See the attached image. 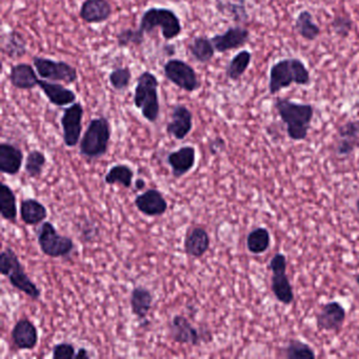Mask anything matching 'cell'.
<instances>
[{"instance_id": "1", "label": "cell", "mask_w": 359, "mask_h": 359, "mask_svg": "<svg viewBox=\"0 0 359 359\" xmlns=\"http://www.w3.org/2000/svg\"><path fill=\"white\" fill-rule=\"evenodd\" d=\"M275 109L283 123L287 126L290 140L302 142L308 137L311 123L314 117V107L310 104H298L287 98H277Z\"/></svg>"}, {"instance_id": "2", "label": "cell", "mask_w": 359, "mask_h": 359, "mask_svg": "<svg viewBox=\"0 0 359 359\" xmlns=\"http://www.w3.org/2000/svg\"><path fill=\"white\" fill-rule=\"evenodd\" d=\"M311 83V75L308 68L299 58H285L273 65L270 71L269 91L271 95L287 89L295 83L308 86Z\"/></svg>"}, {"instance_id": "3", "label": "cell", "mask_w": 359, "mask_h": 359, "mask_svg": "<svg viewBox=\"0 0 359 359\" xmlns=\"http://www.w3.org/2000/svg\"><path fill=\"white\" fill-rule=\"evenodd\" d=\"M157 77L146 71L137 77V86L134 91V104L151 123H156L161 113Z\"/></svg>"}, {"instance_id": "4", "label": "cell", "mask_w": 359, "mask_h": 359, "mask_svg": "<svg viewBox=\"0 0 359 359\" xmlns=\"http://www.w3.org/2000/svg\"><path fill=\"white\" fill-rule=\"evenodd\" d=\"M0 272L9 278L12 287L20 290L32 299L41 298V290L28 276L18 256L11 248H6L0 254Z\"/></svg>"}, {"instance_id": "5", "label": "cell", "mask_w": 359, "mask_h": 359, "mask_svg": "<svg viewBox=\"0 0 359 359\" xmlns=\"http://www.w3.org/2000/svg\"><path fill=\"white\" fill-rule=\"evenodd\" d=\"M111 134V125L106 117L92 119L79 144L81 156L89 159L104 156L108 152Z\"/></svg>"}, {"instance_id": "6", "label": "cell", "mask_w": 359, "mask_h": 359, "mask_svg": "<svg viewBox=\"0 0 359 359\" xmlns=\"http://www.w3.org/2000/svg\"><path fill=\"white\" fill-rule=\"evenodd\" d=\"M156 28L161 29V35L165 41L180 36L182 30L180 18L171 9L150 8L142 15L138 29L144 34H149Z\"/></svg>"}, {"instance_id": "7", "label": "cell", "mask_w": 359, "mask_h": 359, "mask_svg": "<svg viewBox=\"0 0 359 359\" xmlns=\"http://www.w3.org/2000/svg\"><path fill=\"white\" fill-rule=\"evenodd\" d=\"M37 241L41 252L48 257H68L75 245L72 238L60 235L52 222H43L37 231Z\"/></svg>"}, {"instance_id": "8", "label": "cell", "mask_w": 359, "mask_h": 359, "mask_svg": "<svg viewBox=\"0 0 359 359\" xmlns=\"http://www.w3.org/2000/svg\"><path fill=\"white\" fill-rule=\"evenodd\" d=\"M287 262L285 254L276 253L271 258L269 269L272 272L271 289L280 304L289 306L293 302L294 292L287 275Z\"/></svg>"}, {"instance_id": "9", "label": "cell", "mask_w": 359, "mask_h": 359, "mask_svg": "<svg viewBox=\"0 0 359 359\" xmlns=\"http://www.w3.org/2000/svg\"><path fill=\"white\" fill-rule=\"evenodd\" d=\"M165 79L184 91L192 93L201 88L194 69L182 60H170L163 66Z\"/></svg>"}, {"instance_id": "10", "label": "cell", "mask_w": 359, "mask_h": 359, "mask_svg": "<svg viewBox=\"0 0 359 359\" xmlns=\"http://www.w3.org/2000/svg\"><path fill=\"white\" fill-rule=\"evenodd\" d=\"M33 65L36 69L39 76L50 81H64L71 85L79 79L77 69L69 65L68 62H55L50 58H33Z\"/></svg>"}, {"instance_id": "11", "label": "cell", "mask_w": 359, "mask_h": 359, "mask_svg": "<svg viewBox=\"0 0 359 359\" xmlns=\"http://www.w3.org/2000/svg\"><path fill=\"white\" fill-rule=\"evenodd\" d=\"M85 110L81 102H74L65 110L60 123L64 132L65 146L74 148L81 140L83 132V117Z\"/></svg>"}, {"instance_id": "12", "label": "cell", "mask_w": 359, "mask_h": 359, "mask_svg": "<svg viewBox=\"0 0 359 359\" xmlns=\"http://www.w3.org/2000/svg\"><path fill=\"white\" fill-rule=\"evenodd\" d=\"M346 317V310L340 302H330L321 306L316 316V325L320 331L339 332Z\"/></svg>"}, {"instance_id": "13", "label": "cell", "mask_w": 359, "mask_h": 359, "mask_svg": "<svg viewBox=\"0 0 359 359\" xmlns=\"http://www.w3.org/2000/svg\"><path fill=\"white\" fill-rule=\"evenodd\" d=\"M359 147V121H346L338 128L335 154L346 157Z\"/></svg>"}, {"instance_id": "14", "label": "cell", "mask_w": 359, "mask_h": 359, "mask_svg": "<svg viewBox=\"0 0 359 359\" xmlns=\"http://www.w3.org/2000/svg\"><path fill=\"white\" fill-rule=\"evenodd\" d=\"M134 203L140 213L150 217L163 215L169 208L168 201L157 189H148L146 192L136 196Z\"/></svg>"}, {"instance_id": "15", "label": "cell", "mask_w": 359, "mask_h": 359, "mask_svg": "<svg viewBox=\"0 0 359 359\" xmlns=\"http://www.w3.org/2000/svg\"><path fill=\"white\" fill-rule=\"evenodd\" d=\"M170 336L178 344L198 346L201 341L198 330L182 315H175L169 325Z\"/></svg>"}, {"instance_id": "16", "label": "cell", "mask_w": 359, "mask_h": 359, "mask_svg": "<svg viewBox=\"0 0 359 359\" xmlns=\"http://www.w3.org/2000/svg\"><path fill=\"white\" fill-rule=\"evenodd\" d=\"M250 31L243 27H231L222 34H217L212 37L216 51L219 53L239 49L249 41Z\"/></svg>"}, {"instance_id": "17", "label": "cell", "mask_w": 359, "mask_h": 359, "mask_svg": "<svg viewBox=\"0 0 359 359\" xmlns=\"http://www.w3.org/2000/svg\"><path fill=\"white\" fill-rule=\"evenodd\" d=\"M193 129V114L184 104L174 107L171 121L167 125L168 135L177 140H182L190 134Z\"/></svg>"}, {"instance_id": "18", "label": "cell", "mask_w": 359, "mask_h": 359, "mask_svg": "<svg viewBox=\"0 0 359 359\" xmlns=\"http://www.w3.org/2000/svg\"><path fill=\"white\" fill-rule=\"evenodd\" d=\"M167 161L171 168L173 177H182L194 168L196 163V150L192 146L182 147L170 153Z\"/></svg>"}, {"instance_id": "19", "label": "cell", "mask_w": 359, "mask_h": 359, "mask_svg": "<svg viewBox=\"0 0 359 359\" xmlns=\"http://www.w3.org/2000/svg\"><path fill=\"white\" fill-rule=\"evenodd\" d=\"M12 340L20 350H33L39 344V331L32 321L22 318L12 330Z\"/></svg>"}, {"instance_id": "20", "label": "cell", "mask_w": 359, "mask_h": 359, "mask_svg": "<svg viewBox=\"0 0 359 359\" xmlns=\"http://www.w3.org/2000/svg\"><path fill=\"white\" fill-rule=\"evenodd\" d=\"M112 12V6L108 0H85L79 15L87 24H102L111 18Z\"/></svg>"}, {"instance_id": "21", "label": "cell", "mask_w": 359, "mask_h": 359, "mask_svg": "<svg viewBox=\"0 0 359 359\" xmlns=\"http://www.w3.org/2000/svg\"><path fill=\"white\" fill-rule=\"evenodd\" d=\"M211 241L209 233L201 226H193L187 233L184 238V252L187 255L193 258H201L210 249Z\"/></svg>"}, {"instance_id": "22", "label": "cell", "mask_w": 359, "mask_h": 359, "mask_svg": "<svg viewBox=\"0 0 359 359\" xmlns=\"http://www.w3.org/2000/svg\"><path fill=\"white\" fill-rule=\"evenodd\" d=\"M24 163V153L9 142L0 144V171L10 176L20 173Z\"/></svg>"}, {"instance_id": "23", "label": "cell", "mask_w": 359, "mask_h": 359, "mask_svg": "<svg viewBox=\"0 0 359 359\" xmlns=\"http://www.w3.org/2000/svg\"><path fill=\"white\" fill-rule=\"evenodd\" d=\"M39 87L54 106H69V104H74L76 102V94L60 83L43 79V81H39Z\"/></svg>"}, {"instance_id": "24", "label": "cell", "mask_w": 359, "mask_h": 359, "mask_svg": "<svg viewBox=\"0 0 359 359\" xmlns=\"http://www.w3.org/2000/svg\"><path fill=\"white\" fill-rule=\"evenodd\" d=\"M9 81L14 88L20 90H32L39 87V79L31 65H14L10 71Z\"/></svg>"}, {"instance_id": "25", "label": "cell", "mask_w": 359, "mask_h": 359, "mask_svg": "<svg viewBox=\"0 0 359 359\" xmlns=\"http://www.w3.org/2000/svg\"><path fill=\"white\" fill-rule=\"evenodd\" d=\"M20 217L27 226H37L48 217L45 205L35 198H27L20 203Z\"/></svg>"}, {"instance_id": "26", "label": "cell", "mask_w": 359, "mask_h": 359, "mask_svg": "<svg viewBox=\"0 0 359 359\" xmlns=\"http://www.w3.org/2000/svg\"><path fill=\"white\" fill-rule=\"evenodd\" d=\"M153 294L150 290L142 285H137L132 290L130 304L132 313L140 319H146L153 306Z\"/></svg>"}, {"instance_id": "27", "label": "cell", "mask_w": 359, "mask_h": 359, "mask_svg": "<svg viewBox=\"0 0 359 359\" xmlns=\"http://www.w3.org/2000/svg\"><path fill=\"white\" fill-rule=\"evenodd\" d=\"M188 50L192 57L201 64H208L211 62L216 51L211 39L205 36L194 37L189 43Z\"/></svg>"}, {"instance_id": "28", "label": "cell", "mask_w": 359, "mask_h": 359, "mask_svg": "<svg viewBox=\"0 0 359 359\" xmlns=\"http://www.w3.org/2000/svg\"><path fill=\"white\" fill-rule=\"evenodd\" d=\"M3 53L12 60L24 57L27 53V41L18 31H10L3 41Z\"/></svg>"}, {"instance_id": "29", "label": "cell", "mask_w": 359, "mask_h": 359, "mask_svg": "<svg viewBox=\"0 0 359 359\" xmlns=\"http://www.w3.org/2000/svg\"><path fill=\"white\" fill-rule=\"evenodd\" d=\"M294 28L302 39L308 41H314L320 35V29L315 24L312 14L306 10L298 14Z\"/></svg>"}, {"instance_id": "30", "label": "cell", "mask_w": 359, "mask_h": 359, "mask_svg": "<svg viewBox=\"0 0 359 359\" xmlns=\"http://www.w3.org/2000/svg\"><path fill=\"white\" fill-rule=\"evenodd\" d=\"M271 245V235L268 229L256 228L247 236V248L250 253L260 255L266 253Z\"/></svg>"}, {"instance_id": "31", "label": "cell", "mask_w": 359, "mask_h": 359, "mask_svg": "<svg viewBox=\"0 0 359 359\" xmlns=\"http://www.w3.org/2000/svg\"><path fill=\"white\" fill-rule=\"evenodd\" d=\"M134 171L130 165L125 163L113 165L106 174L104 182L107 184H121L123 188H131L133 184Z\"/></svg>"}, {"instance_id": "32", "label": "cell", "mask_w": 359, "mask_h": 359, "mask_svg": "<svg viewBox=\"0 0 359 359\" xmlns=\"http://www.w3.org/2000/svg\"><path fill=\"white\" fill-rule=\"evenodd\" d=\"M252 53L248 50L237 53L229 62L226 69V75L230 81H237L247 72L251 65Z\"/></svg>"}, {"instance_id": "33", "label": "cell", "mask_w": 359, "mask_h": 359, "mask_svg": "<svg viewBox=\"0 0 359 359\" xmlns=\"http://www.w3.org/2000/svg\"><path fill=\"white\" fill-rule=\"evenodd\" d=\"M0 213L4 219L9 222H15L18 217L15 193L6 184H1L0 188Z\"/></svg>"}, {"instance_id": "34", "label": "cell", "mask_w": 359, "mask_h": 359, "mask_svg": "<svg viewBox=\"0 0 359 359\" xmlns=\"http://www.w3.org/2000/svg\"><path fill=\"white\" fill-rule=\"evenodd\" d=\"M281 356L287 359H314L316 353L302 340L292 339L281 351Z\"/></svg>"}, {"instance_id": "35", "label": "cell", "mask_w": 359, "mask_h": 359, "mask_svg": "<svg viewBox=\"0 0 359 359\" xmlns=\"http://www.w3.org/2000/svg\"><path fill=\"white\" fill-rule=\"evenodd\" d=\"M46 163H47V158L41 151H31L27 156L25 171L28 174L29 177L39 178L43 174Z\"/></svg>"}, {"instance_id": "36", "label": "cell", "mask_w": 359, "mask_h": 359, "mask_svg": "<svg viewBox=\"0 0 359 359\" xmlns=\"http://www.w3.org/2000/svg\"><path fill=\"white\" fill-rule=\"evenodd\" d=\"M117 46L119 48H128L130 46L140 47L144 43V33L140 29H125L117 34Z\"/></svg>"}, {"instance_id": "37", "label": "cell", "mask_w": 359, "mask_h": 359, "mask_svg": "<svg viewBox=\"0 0 359 359\" xmlns=\"http://www.w3.org/2000/svg\"><path fill=\"white\" fill-rule=\"evenodd\" d=\"M132 73L128 67H121V68L114 69L110 73L109 81L113 89L116 91H123L127 89L131 83Z\"/></svg>"}, {"instance_id": "38", "label": "cell", "mask_w": 359, "mask_h": 359, "mask_svg": "<svg viewBox=\"0 0 359 359\" xmlns=\"http://www.w3.org/2000/svg\"><path fill=\"white\" fill-rule=\"evenodd\" d=\"M334 33L341 39H346L353 29V22L351 18L344 15H337L331 24Z\"/></svg>"}, {"instance_id": "39", "label": "cell", "mask_w": 359, "mask_h": 359, "mask_svg": "<svg viewBox=\"0 0 359 359\" xmlns=\"http://www.w3.org/2000/svg\"><path fill=\"white\" fill-rule=\"evenodd\" d=\"M75 348L72 344L62 342L56 344L52 351V358L53 359H72L75 358Z\"/></svg>"}, {"instance_id": "40", "label": "cell", "mask_w": 359, "mask_h": 359, "mask_svg": "<svg viewBox=\"0 0 359 359\" xmlns=\"http://www.w3.org/2000/svg\"><path fill=\"white\" fill-rule=\"evenodd\" d=\"M226 149V142L222 137H216L210 142V152L213 155L219 154Z\"/></svg>"}, {"instance_id": "41", "label": "cell", "mask_w": 359, "mask_h": 359, "mask_svg": "<svg viewBox=\"0 0 359 359\" xmlns=\"http://www.w3.org/2000/svg\"><path fill=\"white\" fill-rule=\"evenodd\" d=\"M91 355L89 354V351L86 348H79L76 354H75V358L76 359H89Z\"/></svg>"}, {"instance_id": "42", "label": "cell", "mask_w": 359, "mask_h": 359, "mask_svg": "<svg viewBox=\"0 0 359 359\" xmlns=\"http://www.w3.org/2000/svg\"><path fill=\"white\" fill-rule=\"evenodd\" d=\"M146 188V182L142 178L135 180V190H144Z\"/></svg>"}, {"instance_id": "43", "label": "cell", "mask_w": 359, "mask_h": 359, "mask_svg": "<svg viewBox=\"0 0 359 359\" xmlns=\"http://www.w3.org/2000/svg\"><path fill=\"white\" fill-rule=\"evenodd\" d=\"M355 207H356L357 213L359 214V197L357 198L356 203H355Z\"/></svg>"}, {"instance_id": "44", "label": "cell", "mask_w": 359, "mask_h": 359, "mask_svg": "<svg viewBox=\"0 0 359 359\" xmlns=\"http://www.w3.org/2000/svg\"><path fill=\"white\" fill-rule=\"evenodd\" d=\"M355 281H356V285H358L359 287V273L355 276Z\"/></svg>"}]
</instances>
